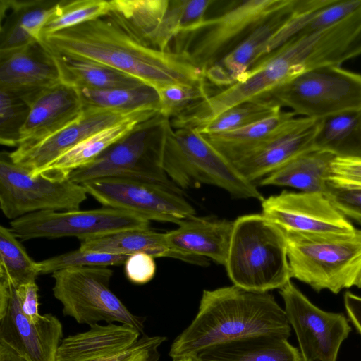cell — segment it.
<instances>
[{
  "mask_svg": "<svg viewBox=\"0 0 361 361\" xmlns=\"http://www.w3.org/2000/svg\"><path fill=\"white\" fill-rule=\"evenodd\" d=\"M54 55L96 62L159 90L173 84L207 81L184 52L157 49L133 35L111 11L41 39Z\"/></svg>",
  "mask_w": 361,
  "mask_h": 361,
  "instance_id": "cell-1",
  "label": "cell"
},
{
  "mask_svg": "<svg viewBox=\"0 0 361 361\" xmlns=\"http://www.w3.org/2000/svg\"><path fill=\"white\" fill-rule=\"evenodd\" d=\"M290 331L284 310L268 292L234 285L204 290L197 314L173 341L169 355L175 361L221 343L261 334L288 338Z\"/></svg>",
  "mask_w": 361,
  "mask_h": 361,
  "instance_id": "cell-2",
  "label": "cell"
},
{
  "mask_svg": "<svg viewBox=\"0 0 361 361\" xmlns=\"http://www.w3.org/2000/svg\"><path fill=\"white\" fill-rule=\"evenodd\" d=\"M227 274L237 287L267 293L291 280L284 231L262 213L233 221Z\"/></svg>",
  "mask_w": 361,
  "mask_h": 361,
  "instance_id": "cell-3",
  "label": "cell"
},
{
  "mask_svg": "<svg viewBox=\"0 0 361 361\" xmlns=\"http://www.w3.org/2000/svg\"><path fill=\"white\" fill-rule=\"evenodd\" d=\"M163 169L180 189L203 185L224 190L236 199L264 198L255 183L246 180L195 129H174L169 120L162 154Z\"/></svg>",
  "mask_w": 361,
  "mask_h": 361,
  "instance_id": "cell-4",
  "label": "cell"
},
{
  "mask_svg": "<svg viewBox=\"0 0 361 361\" xmlns=\"http://www.w3.org/2000/svg\"><path fill=\"white\" fill-rule=\"evenodd\" d=\"M284 233L291 279L317 292L361 288V229L338 235Z\"/></svg>",
  "mask_w": 361,
  "mask_h": 361,
  "instance_id": "cell-5",
  "label": "cell"
},
{
  "mask_svg": "<svg viewBox=\"0 0 361 361\" xmlns=\"http://www.w3.org/2000/svg\"><path fill=\"white\" fill-rule=\"evenodd\" d=\"M169 120L159 113L140 122L92 161L73 171L69 179L82 184L104 177L126 176L181 190L171 180L162 166L165 130Z\"/></svg>",
  "mask_w": 361,
  "mask_h": 361,
  "instance_id": "cell-6",
  "label": "cell"
},
{
  "mask_svg": "<svg viewBox=\"0 0 361 361\" xmlns=\"http://www.w3.org/2000/svg\"><path fill=\"white\" fill-rule=\"evenodd\" d=\"M114 271L108 267H85L56 271L51 274L53 293L63 305V313L79 324L92 325L99 321L119 322L141 334L145 318L130 312L110 290Z\"/></svg>",
  "mask_w": 361,
  "mask_h": 361,
  "instance_id": "cell-7",
  "label": "cell"
},
{
  "mask_svg": "<svg viewBox=\"0 0 361 361\" xmlns=\"http://www.w3.org/2000/svg\"><path fill=\"white\" fill-rule=\"evenodd\" d=\"M267 94L296 115L321 119L361 109V74L340 65L322 66L295 77Z\"/></svg>",
  "mask_w": 361,
  "mask_h": 361,
  "instance_id": "cell-8",
  "label": "cell"
},
{
  "mask_svg": "<svg viewBox=\"0 0 361 361\" xmlns=\"http://www.w3.org/2000/svg\"><path fill=\"white\" fill-rule=\"evenodd\" d=\"M293 0L243 1L216 17L206 18L193 32L180 37L178 52L185 53L204 73L257 27L288 6Z\"/></svg>",
  "mask_w": 361,
  "mask_h": 361,
  "instance_id": "cell-9",
  "label": "cell"
},
{
  "mask_svg": "<svg viewBox=\"0 0 361 361\" xmlns=\"http://www.w3.org/2000/svg\"><path fill=\"white\" fill-rule=\"evenodd\" d=\"M88 195L104 207L137 214L148 221L179 224L195 216L183 190L148 180L111 176L82 184Z\"/></svg>",
  "mask_w": 361,
  "mask_h": 361,
  "instance_id": "cell-10",
  "label": "cell"
},
{
  "mask_svg": "<svg viewBox=\"0 0 361 361\" xmlns=\"http://www.w3.org/2000/svg\"><path fill=\"white\" fill-rule=\"evenodd\" d=\"M87 195L82 184L70 179L54 180L42 175L32 176L13 161L9 152L1 153L0 207L7 219L13 220L43 211L78 210Z\"/></svg>",
  "mask_w": 361,
  "mask_h": 361,
  "instance_id": "cell-11",
  "label": "cell"
},
{
  "mask_svg": "<svg viewBox=\"0 0 361 361\" xmlns=\"http://www.w3.org/2000/svg\"><path fill=\"white\" fill-rule=\"evenodd\" d=\"M149 221L126 210L103 207L89 210L43 211L10 221V229L23 241L35 238H85L149 226Z\"/></svg>",
  "mask_w": 361,
  "mask_h": 361,
  "instance_id": "cell-12",
  "label": "cell"
},
{
  "mask_svg": "<svg viewBox=\"0 0 361 361\" xmlns=\"http://www.w3.org/2000/svg\"><path fill=\"white\" fill-rule=\"evenodd\" d=\"M279 293L303 361H337L341 345L352 331L348 318L320 309L291 281Z\"/></svg>",
  "mask_w": 361,
  "mask_h": 361,
  "instance_id": "cell-13",
  "label": "cell"
},
{
  "mask_svg": "<svg viewBox=\"0 0 361 361\" xmlns=\"http://www.w3.org/2000/svg\"><path fill=\"white\" fill-rule=\"evenodd\" d=\"M62 336V324L55 316L30 319L23 312L16 284L0 278V343L26 361H56Z\"/></svg>",
  "mask_w": 361,
  "mask_h": 361,
  "instance_id": "cell-14",
  "label": "cell"
},
{
  "mask_svg": "<svg viewBox=\"0 0 361 361\" xmlns=\"http://www.w3.org/2000/svg\"><path fill=\"white\" fill-rule=\"evenodd\" d=\"M261 203L262 214L286 233L338 235L357 229L323 193L283 190Z\"/></svg>",
  "mask_w": 361,
  "mask_h": 361,
  "instance_id": "cell-15",
  "label": "cell"
},
{
  "mask_svg": "<svg viewBox=\"0 0 361 361\" xmlns=\"http://www.w3.org/2000/svg\"><path fill=\"white\" fill-rule=\"evenodd\" d=\"M320 119L290 118L271 139L243 154L232 165L246 180H260L298 157L314 150Z\"/></svg>",
  "mask_w": 361,
  "mask_h": 361,
  "instance_id": "cell-16",
  "label": "cell"
},
{
  "mask_svg": "<svg viewBox=\"0 0 361 361\" xmlns=\"http://www.w3.org/2000/svg\"><path fill=\"white\" fill-rule=\"evenodd\" d=\"M136 111L84 109L77 119L59 131L30 146L16 147L9 152V156L13 162L29 171L32 176H35L90 135L124 120Z\"/></svg>",
  "mask_w": 361,
  "mask_h": 361,
  "instance_id": "cell-17",
  "label": "cell"
},
{
  "mask_svg": "<svg viewBox=\"0 0 361 361\" xmlns=\"http://www.w3.org/2000/svg\"><path fill=\"white\" fill-rule=\"evenodd\" d=\"M60 82L54 56L41 41L0 52V90L29 104L38 94Z\"/></svg>",
  "mask_w": 361,
  "mask_h": 361,
  "instance_id": "cell-18",
  "label": "cell"
},
{
  "mask_svg": "<svg viewBox=\"0 0 361 361\" xmlns=\"http://www.w3.org/2000/svg\"><path fill=\"white\" fill-rule=\"evenodd\" d=\"M28 105L17 147L30 146L56 133L84 110L78 90L63 82L38 94Z\"/></svg>",
  "mask_w": 361,
  "mask_h": 361,
  "instance_id": "cell-19",
  "label": "cell"
},
{
  "mask_svg": "<svg viewBox=\"0 0 361 361\" xmlns=\"http://www.w3.org/2000/svg\"><path fill=\"white\" fill-rule=\"evenodd\" d=\"M299 0L292 3L257 27L231 51L206 71L207 81L228 87L239 81L259 59L262 49L272 36L292 16Z\"/></svg>",
  "mask_w": 361,
  "mask_h": 361,
  "instance_id": "cell-20",
  "label": "cell"
},
{
  "mask_svg": "<svg viewBox=\"0 0 361 361\" xmlns=\"http://www.w3.org/2000/svg\"><path fill=\"white\" fill-rule=\"evenodd\" d=\"M80 241L79 248L86 251L129 256L145 253L154 258L169 257L200 267L209 264L207 258L187 255L174 249L169 243L165 233L155 231L149 226L122 230Z\"/></svg>",
  "mask_w": 361,
  "mask_h": 361,
  "instance_id": "cell-21",
  "label": "cell"
},
{
  "mask_svg": "<svg viewBox=\"0 0 361 361\" xmlns=\"http://www.w3.org/2000/svg\"><path fill=\"white\" fill-rule=\"evenodd\" d=\"M233 227L232 221L195 216L182 221L165 235L174 249L225 266Z\"/></svg>",
  "mask_w": 361,
  "mask_h": 361,
  "instance_id": "cell-22",
  "label": "cell"
},
{
  "mask_svg": "<svg viewBox=\"0 0 361 361\" xmlns=\"http://www.w3.org/2000/svg\"><path fill=\"white\" fill-rule=\"evenodd\" d=\"M58 1L0 0V52L40 42L42 28Z\"/></svg>",
  "mask_w": 361,
  "mask_h": 361,
  "instance_id": "cell-23",
  "label": "cell"
},
{
  "mask_svg": "<svg viewBox=\"0 0 361 361\" xmlns=\"http://www.w3.org/2000/svg\"><path fill=\"white\" fill-rule=\"evenodd\" d=\"M159 113V111L153 109H142L135 112L124 120L90 135L61 155L37 176L42 175L54 180L69 179V176L73 171L92 161L112 145L130 133L140 122Z\"/></svg>",
  "mask_w": 361,
  "mask_h": 361,
  "instance_id": "cell-24",
  "label": "cell"
},
{
  "mask_svg": "<svg viewBox=\"0 0 361 361\" xmlns=\"http://www.w3.org/2000/svg\"><path fill=\"white\" fill-rule=\"evenodd\" d=\"M85 332L63 338L56 361H94L121 352L135 344L141 333L126 324L90 325Z\"/></svg>",
  "mask_w": 361,
  "mask_h": 361,
  "instance_id": "cell-25",
  "label": "cell"
},
{
  "mask_svg": "<svg viewBox=\"0 0 361 361\" xmlns=\"http://www.w3.org/2000/svg\"><path fill=\"white\" fill-rule=\"evenodd\" d=\"M197 361H303L288 338L271 334L242 338L209 346L195 355Z\"/></svg>",
  "mask_w": 361,
  "mask_h": 361,
  "instance_id": "cell-26",
  "label": "cell"
},
{
  "mask_svg": "<svg viewBox=\"0 0 361 361\" xmlns=\"http://www.w3.org/2000/svg\"><path fill=\"white\" fill-rule=\"evenodd\" d=\"M335 157L313 150L298 157L259 180L262 186H286L300 192L325 194Z\"/></svg>",
  "mask_w": 361,
  "mask_h": 361,
  "instance_id": "cell-27",
  "label": "cell"
},
{
  "mask_svg": "<svg viewBox=\"0 0 361 361\" xmlns=\"http://www.w3.org/2000/svg\"><path fill=\"white\" fill-rule=\"evenodd\" d=\"M296 116L293 111H281L275 116L234 130L202 135L232 164L248 151L274 137L288 121Z\"/></svg>",
  "mask_w": 361,
  "mask_h": 361,
  "instance_id": "cell-28",
  "label": "cell"
},
{
  "mask_svg": "<svg viewBox=\"0 0 361 361\" xmlns=\"http://www.w3.org/2000/svg\"><path fill=\"white\" fill-rule=\"evenodd\" d=\"M314 149L329 152L335 157H361V109L321 118Z\"/></svg>",
  "mask_w": 361,
  "mask_h": 361,
  "instance_id": "cell-29",
  "label": "cell"
},
{
  "mask_svg": "<svg viewBox=\"0 0 361 361\" xmlns=\"http://www.w3.org/2000/svg\"><path fill=\"white\" fill-rule=\"evenodd\" d=\"M54 56L61 82L77 89L103 90L133 87L145 83L103 64L87 60Z\"/></svg>",
  "mask_w": 361,
  "mask_h": 361,
  "instance_id": "cell-30",
  "label": "cell"
},
{
  "mask_svg": "<svg viewBox=\"0 0 361 361\" xmlns=\"http://www.w3.org/2000/svg\"><path fill=\"white\" fill-rule=\"evenodd\" d=\"M78 90L83 109H112L126 112L153 109L160 112L158 91L145 83L133 87L103 90Z\"/></svg>",
  "mask_w": 361,
  "mask_h": 361,
  "instance_id": "cell-31",
  "label": "cell"
},
{
  "mask_svg": "<svg viewBox=\"0 0 361 361\" xmlns=\"http://www.w3.org/2000/svg\"><path fill=\"white\" fill-rule=\"evenodd\" d=\"M169 0H110V11L133 35L150 41L167 12Z\"/></svg>",
  "mask_w": 361,
  "mask_h": 361,
  "instance_id": "cell-32",
  "label": "cell"
},
{
  "mask_svg": "<svg viewBox=\"0 0 361 361\" xmlns=\"http://www.w3.org/2000/svg\"><path fill=\"white\" fill-rule=\"evenodd\" d=\"M281 106L264 94L235 105L206 124L195 129L201 134H215L234 130L280 113Z\"/></svg>",
  "mask_w": 361,
  "mask_h": 361,
  "instance_id": "cell-33",
  "label": "cell"
},
{
  "mask_svg": "<svg viewBox=\"0 0 361 361\" xmlns=\"http://www.w3.org/2000/svg\"><path fill=\"white\" fill-rule=\"evenodd\" d=\"M10 228L0 226V278L16 285L35 282L40 275L38 262L27 254Z\"/></svg>",
  "mask_w": 361,
  "mask_h": 361,
  "instance_id": "cell-34",
  "label": "cell"
},
{
  "mask_svg": "<svg viewBox=\"0 0 361 361\" xmlns=\"http://www.w3.org/2000/svg\"><path fill=\"white\" fill-rule=\"evenodd\" d=\"M110 2L106 0H61L47 20L41 33L47 35L80 25L107 13Z\"/></svg>",
  "mask_w": 361,
  "mask_h": 361,
  "instance_id": "cell-35",
  "label": "cell"
},
{
  "mask_svg": "<svg viewBox=\"0 0 361 361\" xmlns=\"http://www.w3.org/2000/svg\"><path fill=\"white\" fill-rule=\"evenodd\" d=\"M129 255L86 251L78 248L38 262L39 274L53 273L71 268L118 266L125 263Z\"/></svg>",
  "mask_w": 361,
  "mask_h": 361,
  "instance_id": "cell-36",
  "label": "cell"
},
{
  "mask_svg": "<svg viewBox=\"0 0 361 361\" xmlns=\"http://www.w3.org/2000/svg\"><path fill=\"white\" fill-rule=\"evenodd\" d=\"M160 113L171 119L192 105L202 101L212 94L207 81L199 84H173L159 90Z\"/></svg>",
  "mask_w": 361,
  "mask_h": 361,
  "instance_id": "cell-37",
  "label": "cell"
},
{
  "mask_svg": "<svg viewBox=\"0 0 361 361\" xmlns=\"http://www.w3.org/2000/svg\"><path fill=\"white\" fill-rule=\"evenodd\" d=\"M30 111L28 104L21 98L0 90V142L17 147L20 130Z\"/></svg>",
  "mask_w": 361,
  "mask_h": 361,
  "instance_id": "cell-38",
  "label": "cell"
},
{
  "mask_svg": "<svg viewBox=\"0 0 361 361\" xmlns=\"http://www.w3.org/2000/svg\"><path fill=\"white\" fill-rule=\"evenodd\" d=\"M361 7V0H335L319 11L297 35H305L329 27Z\"/></svg>",
  "mask_w": 361,
  "mask_h": 361,
  "instance_id": "cell-39",
  "label": "cell"
},
{
  "mask_svg": "<svg viewBox=\"0 0 361 361\" xmlns=\"http://www.w3.org/2000/svg\"><path fill=\"white\" fill-rule=\"evenodd\" d=\"M328 184L338 188H361V157H335L331 164Z\"/></svg>",
  "mask_w": 361,
  "mask_h": 361,
  "instance_id": "cell-40",
  "label": "cell"
},
{
  "mask_svg": "<svg viewBox=\"0 0 361 361\" xmlns=\"http://www.w3.org/2000/svg\"><path fill=\"white\" fill-rule=\"evenodd\" d=\"M325 195L345 217L361 225V188H338L328 184Z\"/></svg>",
  "mask_w": 361,
  "mask_h": 361,
  "instance_id": "cell-41",
  "label": "cell"
},
{
  "mask_svg": "<svg viewBox=\"0 0 361 361\" xmlns=\"http://www.w3.org/2000/svg\"><path fill=\"white\" fill-rule=\"evenodd\" d=\"M165 340L163 336H143L131 347L94 361H146L159 355L157 348Z\"/></svg>",
  "mask_w": 361,
  "mask_h": 361,
  "instance_id": "cell-42",
  "label": "cell"
},
{
  "mask_svg": "<svg viewBox=\"0 0 361 361\" xmlns=\"http://www.w3.org/2000/svg\"><path fill=\"white\" fill-rule=\"evenodd\" d=\"M128 279L135 284H145L151 281L156 273L154 258L145 253L128 256L124 263Z\"/></svg>",
  "mask_w": 361,
  "mask_h": 361,
  "instance_id": "cell-43",
  "label": "cell"
},
{
  "mask_svg": "<svg viewBox=\"0 0 361 361\" xmlns=\"http://www.w3.org/2000/svg\"><path fill=\"white\" fill-rule=\"evenodd\" d=\"M23 313L30 319L37 320L39 314L38 290L36 282L16 285Z\"/></svg>",
  "mask_w": 361,
  "mask_h": 361,
  "instance_id": "cell-44",
  "label": "cell"
},
{
  "mask_svg": "<svg viewBox=\"0 0 361 361\" xmlns=\"http://www.w3.org/2000/svg\"><path fill=\"white\" fill-rule=\"evenodd\" d=\"M343 299L348 319L361 335V297L347 291Z\"/></svg>",
  "mask_w": 361,
  "mask_h": 361,
  "instance_id": "cell-45",
  "label": "cell"
},
{
  "mask_svg": "<svg viewBox=\"0 0 361 361\" xmlns=\"http://www.w3.org/2000/svg\"><path fill=\"white\" fill-rule=\"evenodd\" d=\"M361 54V27L352 38L342 56V63Z\"/></svg>",
  "mask_w": 361,
  "mask_h": 361,
  "instance_id": "cell-46",
  "label": "cell"
},
{
  "mask_svg": "<svg viewBox=\"0 0 361 361\" xmlns=\"http://www.w3.org/2000/svg\"><path fill=\"white\" fill-rule=\"evenodd\" d=\"M0 361H26L11 348L0 343Z\"/></svg>",
  "mask_w": 361,
  "mask_h": 361,
  "instance_id": "cell-47",
  "label": "cell"
},
{
  "mask_svg": "<svg viewBox=\"0 0 361 361\" xmlns=\"http://www.w3.org/2000/svg\"><path fill=\"white\" fill-rule=\"evenodd\" d=\"M158 358H159V355L155 356V357H152L151 359H149V360H147L146 361H157Z\"/></svg>",
  "mask_w": 361,
  "mask_h": 361,
  "instance_id": "cell-48",
  "label": "cell"
}]
</instances>
